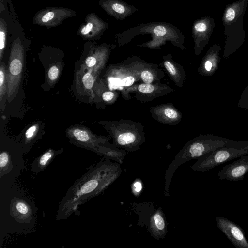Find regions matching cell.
I'll list each match as a JSON object with an SVG mask.
<instances>
[{
	"label": "cell",
	"instance_id": "6da1fadb",
	"mask_svg": "<svg viewBox=\"0 0 248 248\" xmlns=\"http://www.w3.org/2000/svg\"><path fill=\"white\" fill-rule=\"evenodd\" d=\"M122 172L120 164L103 157L68 190L59 204L56 219H66L72 214L79 215V206L102 193Z\"/></svg>",
	"mask_w": 248,
	"mask_h": 248
},
{
	"label": "cell",
	"instance_id": "7a4b0ae2",
	"mask_svg": "<svg viewBox=\"0 0 248 248\" xmlns=\"http://www.w3.org/2000/svg\"><path fill=\"white\" fill-rule=\"evenodd\" d=\"M234 140L212 134L201 135L187 142L169 165L165 173L164 194L170 196L169 186L173 175L182 164L198 159L217 148L232 142Z\"/></svg>",
	"mask_w": 248,
	"mask_h": 248
},
{
	"label": "cell",
	"instance_id": "3957f363",
	"mask_svg": "<svg viewBox=\"0 0 248 248\" xmlns=\"http://www.w3.org/2000/svg\"><path fill=\"white\" fill-rule=\"evenodd\" d=\"M150 34L152 39L141 45L149 47H157L166 41H170L174 46L182 49L185 37L181 31L176 26L168 22L155 21L141 23L130 28L116 35L120 45H123L139 35Z\"/></svg>",
	"mask_w": 248,
	"mask_h": 248
},
{
	"label": "cell",
	"instance_id": "277c9868",
	"mask_svg": "<svg viewBox=\"0 0 248 248\" xmlns=\"http://www.w3.org/2000/svg\"><path fill=\"white\" fill-rule=\"evenodd\" d=\"M248 4V0H238L225 7L222 17L225 36V58L237 51L244 43L246 32L244 19Z\"/></svg>",
	"mask_w": 248,
	"mask_h": 248
},
{
	"label": "cell",
	"instance_id": "5b68a950",
	"mask_svg": "<svg viewBox=\"0 0 248 248\" xmlns=\"http://www.w3.org/2000/svg\"><path fill=\"white\" fill-rule=\"evenodd\" d=\"M247 155H248V141L234 140L200 157L191 168L194 171L204 172Z\"/></svg>",
	"mask_w": 248,
	"mask_h": 248
},
{
	"label": "cell",
	"instance_id": "8992f818",
	"mask_svg": "<svg viewBox=\"0 0 248 248\" xmlns=\"http://www.w3.org/2000/svg\"><path fill=\"white\" fill-rule=\"evenodd\" d=\"M132 206L137 214L145 215L140 216L139 220L142 221L145 218L142 224H144L147 226L151 236L157 240L164 239L168 231L165 216L162 208L159 207L155 209L154 206L149 203L144 204L133 203Z\"/></svg>",
	"mask_w": 248,
	"mask_h": 248
},
{
	"label": "cell",
	"instance_id": "52a82bcc",
	"mask_svg": "<svg viewBox=\"0 0 248 248\" xmlns=\"http://www.w3.org/2000/svg\"><path fill=\"white\" fill-rule=\"evenodd\" d=\"M24 66V55L21 49L14 48L6 69L7 99L9 102L16 97L21 83Z\"/></svg>",
	"mask_w": 248,
	"mask_h": 248
},
{
	"label": "cell",
	"instance_id": "ba28073f",
	"mask_svg": "<svg viewBox=\"0 0 248 248\" xmlns=\"http://www.w3.org/2000/svg\"><path fill=\"white\" fill-rule=\"evenodd\" d=\"M67 135L72 144L96 154L99 146L108 140L107 138L95 135L88 129L81 126L70 128L67 130Z\"/></svg>",
	"mask_w": 248,
	"mask_h": 248
},
{
	"label": "cell",
	"instance_id": "9c48e42d",
	"mask_svg": "<svg viewBox=\"0 0 248 248\" xmlns=\"http://www.w3.org/2000/svg\"><path fill=\"white\" fill-rule=\"evenodd\" d=\"M215 26L214 19L209 16L202 17L193 22L192 34L194 41L195 51L197 55L200 54L208 44Z\"/></svg>",
	"mask_w": 248,
	"mask_h": 248
},
{
	"label": "cell",
	"instance_id": "30bf717a",
	"mask_svg": "<svg viewBox=\"0 0 248 248\" xmlns=\"http://www.w3.org/2000/svg\"><path fill=\"white\" fill-rule=\"evenodd\" d=\"M215 221L218 228L236 248H248L245 232L238 224L223 217H217Z\"/></svg>",
	"mask_w": 248,
	"mask_h": 248
},
{
	"label": "cell",
	"instance_id": "8fae6325",
	"mask_svg": "<svg viewBox=\"0 0 248 248\" xmlns=\"http://www.w3.org/2000/svg\"><path fill=\"white\" fill-rule=\"evenodd\" d=\"M244 155L236 160L226 165L217 173L221 180L231 181L242 180L248 172V155Z\"/></svg>",
	"mask_w": 248,
	"mask_h": 248
},
{
	"label": "cell",
	"instance_id": "7c38bea8",
	"mask_svg": "<svg viewBox=\"0 0 248 248\" xmlns=\"http://www.w3.org/2000/svg\"><path fill=\"white\" fill-rule=\"evenodd\" d=\"M102 7L110 16L123 20L139 10L138 7L122 0H103Z\"/></svg>",
	"mask_w": 248,
	"mask_h": 248
},
{
	"label": "cell",
	"instance_id": "4fadbf2b",
	"mask_svg": "<svg viewBox=\"0 0 248 248\" xmlns=\"http://www.w3.org/2000/svg\"><path fill=\"white\" fill-rule=\"evenodd\" d=\"M221 46L215 44L208 50L201 64V73L203 75L211 76L218 69L221 61L219 56Z\"/></svg>",
	"mask_w": 248,
	"mask_h": 248
},
{
	"label": "cell",
	"instance_id": "5bb4252c",
	"mask_svg": "<svg viewBox=\"0 0 248 248\" xmlns=\"http://www.w3.org/2000/svg\"><path fill=\"white\" fill-rule=\"evenodd\" d=\"M95 77V74L92 70L81 66L77 72L76 75V82L78 91L91 97Z\"/></svg>",
	"mask_w": 248,
	"mask_h": 248
},
{
	"label": "cell",
	"instance_id": "9a60e30c",
	"mask_svg": "<svg viewBox=\"0 0 248 248\" xmlns=\"http://www.w3.org/2000/svg\"><path fill=\"white\" fill-rule=\"evenodd\" d=\"M63 151V149L55 151L49 149L36 158L31 164V170L35 173L44 170L58 155Z\"/></svg>",
	"mask_w": 248,
	"mask_h": 248
},
{
	"label": "cell",
	"instance_id": "2e32d148",
	"mask_svg": "<svg viewBox=\"0 0 248 248\" xmlns=\"http://www.w3.org/2000/svg\"><path fill=\"white\" fill-rule=\"evenodd\" d=\"M126 154L125 150H120L117 148L116 146H108L105 142L99 146L96 154L110 160H113L119 164H122L126 155Z\"/></svg>",
	"mask_w": 248,
	"mask_h": 248
},
{
	"label": "cell",
	"instance_id": "e0dca14e",
	"mask_svg": "<svg viewBox=\"0 0 248 248\" xmlns=\"http://www.w3.org/2000/svg\"><path fill=\"white\" fill-rule=\"evenodd\" d=\"M6 68L5 62H0V110L2 112L7 99Z\"/></svg>",
	"mask_w": 248,
	"mask_h": 248
},
{
	"label": "cell",
	"instance_id": "ac0fdd59",
	"mask_svg": "<svg viewBox=\"0 0 248 248\" xmlns=\"http://www.w3.org/2000/svg\"><path fill=\"white\" fill-rule=\"evenodd\" d=\"M15 211L20 217H26L31 213L30 209L26 202L22 200H18L14 203Z\"/></svg>",
	"mask_w": 248,
	"mask_h": 248
},
{
	"label": "cell",
	"instance_id": "d6986e66",
	"mask_svg": "<svg viewBox=\"0 0 248 248\" xmlns=\"http://www.w3.org/2000/svg\"><path fill=\"white\" fill-rule=\"evenodd\" d=\"M11 164V157L9 153L6 151H2L0 154V175H3L4 172L8 170Z\"/></svg>",
	"mask_w": 248,
	"mask_h": 248
},
{
	"label": "cell",
	"instance_id": "ffe728a7",
	"mask_svg": "<svg viewBox=\"0 0 248 248\" xmlns=\"http://www.w3.org/2000/svg\"><path fill=\"white\" fill-rule=\"evenodd\" d=\"M60 74V67L58 64L52 65L47 71V79L50 84L55 83Z\"/></svg>",
	"mask_w": 248,
	"mask_h": 248
},
{
	"label": "cell",
	"instance_id": "44dd1931",
	"mask_svg": "<svg viewBox=\"0 0 248 248\" xmlns=\"http://www.w3.org/2000/svg\"><path fill=\"white\" fill-rule=\"evenodd\" d=\"M237 106L241 109L248 110V83L241 95Z\"/></svg>",
	"mask_w": 248,
	"mask_h": 248
},
{
	"label": "cell",
	"instance_id": "7402d4cb",
	"mask_svg": "<svg viewBox=\"0 0 248 248\" xmlns=\"http://www.w3.org/2000/svg\"><path fill=\"white\" fill-rule=\"evenodd\" d=\"M142 189L141 181L139 179H137L133 182L132 185V191L134 195L138 196L140 194Z\"/></svg>",
	"mask_w": 248,
	"mask_h": 248
},
{
	"label": "cell",
	"instance_id": "603a6c76",
	"mask_svg": "<svg viewBox=\"0 0 248 248\" xmlns=\"http://www.w3.org/2000/svg\"><path fill=\"white\" fill-rule=\"evenodd\" d=\"M140 76L144 83L151 84L154 80L153 74L148 70L143 71Z\"/></svg>",
	"mask_w": 248,
	"mask_h": 248
},
{
	"label": "cell",
	"instance_id": "cb8c5ba5",
	"mask_svg": "<svg viewBox=\"0 0 248 248\" xmlns=\"http://www.w3.org/2000/svg\"><path fill=\"white\" fill-rule=\"evenodd\" d=\"M138 90L144 93H149L154 91L155 87L151 84L143 83L140 84L138 87Z\"/></svg>",
	"mask_w": 248,
	"mask_h": 248
},
{
	"label": "cell",
	"instance_id": "d4e9b609",
	"mask_svg": "<svg viewBox=\"0 0 248 248\" xmlns=\"http://www.w3.org/2000/svg\"><path fill=\"white\" fill-rule=\"evenodd\" d=\"M165 115L168 118L175 119L178 116L176 111L170 108H167L164 110Z\"/></svg>",
	"mask_w": 248,
	"mask_h": 248
},
{
	"label": "cell",
	"instance_id": "484cf974",
	"mask_svg": "<svg viewBox=\"0 0 248 248\" xmlns=\"http://www.w3.org/2000/svg\"><path fill=\"white\" fill-rule=\"evenodd\" d=\"M135 81V78L132 76L126 77L121 80L120 85L123 87L130 86Z\"/></svg>",
	"mask_w": 248,
	"mask_h": 248
},
{
	"label": "cell",
	"instance_id": "4316f807",
	"mask_svg": "<svg viewBox=\"0 0 248 248\" xmlns=\"http://www.w3.org/2000/svg\"><path fill=\"white\" fill-rule=\"evenodd\" d=\"M5 34L4 32L0 31V60L1 61L3 49L5 47Z\"/></svg>",
	"mask_w": 248,
	"mask_h": 248
},
{
	"label": "cell",
	"instance_id": "83f0119b",
	"mask_svg": "<svg viewBox=\"0 0 248 248\" xmlns=\"http://www.w3.org/2000/svg\"><path fill=\"white\" fill-rule=\"evenodd\" d=\"M164 65L167 70L173 76L176 74V70L173 64L169 61L164 62Z\"/></svg>",
	"mask_w": 248,
	"mask_h": 248
},
{
	"label": "cell",
	"instance_id": "f1b7e54d",
	"mask_svg": "<svg viewBox=\"0 0 248 248\" xmlns=\"http://www.w3.org/2000/svg\"><path fill=\"white\" fill-rule=\"evenodd\" d=\"M114 96V93L110 91H105L102 95L103 100L106 102L111 101Z\"/></svg>",
	"mask_w": 248,
	"mask_h": 248
},
{
	"label": "cell",
	"instance_id": "f546056e",
	"mask_svg": "<svg viewBox=\"0 0 248 248\" xmlns=\"http://www.w3.org/2000/svg\"><path fill=\"white\" fill-rule=\"evenodd\" d=\"M54 16V13L53 12H48L42 16L41 21L43 23H47L52 19Z\"/></svg>",
	"mask_w": 248,
	"mask_h": 248
},
{
	"label": "cell",
	"instance_id": "4dcf8cb0",
	"mask_svg": "<svg viewBox=\"0 0 248 248\" xmlns=\"http://www.w3.org/2000/svg\"><path fill=\"white\" fill-rule=\"evenodd\" d=\"M93 25L92 23H88L81 30L80 33L81 34L85 35L88 34L92 30Z\"/></svg>",
	"mask_w": 248,
	"mask_h": 248
},
{
	"label": "cell",
	"instance_id": "1f68e13d",
	"mask_svg": "<svg viewBox=\"0 0 248 248\" xmlns=\"http://www.w3.org/2000/svg\"><path fill=\"white\" fill-rule=\"evenodd\" d=\"M153 0V1H156V0Z\"/></svg>",
	"mask_w": 248,
	"mask_h": 248
}]
</instances>
